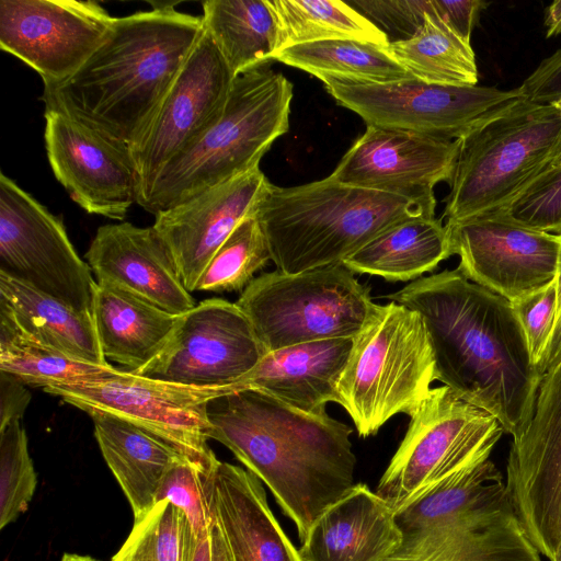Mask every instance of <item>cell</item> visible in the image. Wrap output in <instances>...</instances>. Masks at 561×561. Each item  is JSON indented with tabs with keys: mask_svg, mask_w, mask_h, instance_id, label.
I'll list each match as a JSON object with an SVG mask.
<instances>
[{
	"mask_svg": "<svg viewBox=\"0 0 561 561\" xmlns=\"http://www.w3.org/2000/svg\"><path fill=\"white\" fill-rule=\"evenodd\" d=\"M388 298L422 317L435 380L519 436L533 416L541 377L511 301L458 268L420 277Z\"/></svg>",
	"mask_w": 561,
	"mask_h": 561,
	"instance_id": "1",
	"label": "cell"
},
{
	"mask_svg": "<svg viewBox=\"0 0 561 561\" xmlns=\"http://www.w3.org/2000/svg\"><path fill=\"white\" fill-rule=\"evenodd\" d=\"M215 439L264 482L300 541L317 517L354 484L353 430L327 409L297 410L256 389H237L206 405Z\"/></svg>",
	"mask_w": 561,
	"mask_h": 561,
	"instance_id": "2",
	"label": "cell"
},
{
	"mask_svg": "<svg viewBox=\"0 0 561 561\" xmlns=\"http://www.w3.org/2000/svg\"><path fill=\"white\" fill-rule=\"evenodd\" d=\"M204 33L202 16L174 4L115 18L68 79L45 83V108L61 111L130 146L146 128Z\"/></svg>",
	"mask_w": 561,
	"mask_h": 561,
	"instance_id": "3",
	"label": "cell"
},
{
	"mask_svg": "<svg viewBox=\"0 0 561 561\" xmlns=\"http://www.w3.org/2000/svg\"><path fill=\"white\" fill-rule=\"evenodd\" d=\"M435 205L340 183L330 175L302 185L270 184L255 216L276 270L296 274L342 263L393 225L435 217Z\"/></svg>",
	"mask_w": 561,
	"mask_h": 561,
	"instance_id": "4",
	"label": "cell"
},
{
	"mask_svg": "<svg viewBox=\"0 0 561 561\" xmlns=\"http://www.w3.org/2000/svg\"><path fill=\"white\" fill-rule=\"evenodd\" d=\"M293 91L267 64L237 76L219 121L164 165L137 204L157 215L260 167L288 131Z\"/></svg>",
	"mask_w": 561,
	"mask_h": 561,
	"instance_id": "5",
	"label": "cell"
},
{
	"mask_svg": "<svg viewBox=\"0 0 561 561\" xmlns=\"http://www.w3.org/2000/svg\"><path fill=\"white\" fill-rule=\"evenodd\" d=\"M434 356L419 312L396 301L374 305L337 383L339 404L360 437L377 434L392 416L410 417L430 393Z\"/></svg>",
	"mask_w": 561,
	"mask_h": 561,
	"instance_id": "6",
	"label": "cell"
},
{
	"mask_svg": "<svg viewBox=\"0 0 561 561\" xmlns=\"http://www.w3.org/2000/svg\"><path fill=\"white\" fill-rule=\"evenodd\" d=\"M561 149V100H522L460 140L446 198L447 222L499 210Z\"/></svg>",
	"mask_w": 561,
	"mask_h": 561,
	"instance_id": "7",
	"label": "cell"
},
{
	"mask_svg": "<svg viewBox=\"0 0 561 561\" xmlns=\"http://www.w3.org/2000/svg\"><path fill=\"white\" fill-rule=\"evenodd\" d=\"M266 352L330 339H353L375 302L343 263L296 274L254 277L236 301Z\"/></svg>",
	"mask_w": 561,
	"mask_h": 561,
	"instance_id": "8",
	"label": "cell"
},
{
	"mask_svg": "<svg viewBox=\"0 0 561 561\" xmlns=\"http://www.w3.org/2000/svg\"><path fill=\"white\" fill-rule=\"evenodd\" d=\"M503 433L493 415L447 386L432 388L376 492L398 513L433 485L489 460Z\"/></svg>",
	"mask_w": 561,
	"mask_h": 561,
	"instance_id": "9",
	"label": "cell"
},
{
	"mask_svg": "<svg viewBox=\"0 0 561 561\" xmlns=\"http://www.w3.org/2000/svg\"><path fill=\"white\" fill-rule=\"evenodd\" d=\"M331 96L366 125L461 140L524 100L519 88L430 84L417 79L359 83L320 79Z\"/></svg>",
	"mask_w": 561,
	"mask_h": 561,
	"instance_id": "10",
	"label": "cell"
},
{
	"mask_svg": "<svg viewBox=\"0 0 561 561\" xmlns=\"http://www.w3.org/2000/svg\"><path fill=\"white\" fill-rule=\"evenodd\" d=\"M237 389L234 383L184 386L127 371L117 378L53 386L44 391L84 412L99 411L125 420L173 446L210 474L219 460L207 444L206 405L210 399Z\"/></svg>",
	"mask_w": 561,
	"mask_h": 561,
	"instance_id": "11",
	"label": "cell"
},
{
	"mask_svg": "<svg viewBox=\"0 0 561 561\" xmlns=\"http://www.w3.org/2000/svg\"><path fill=\"white\" fill-rule=\"evenodd\" d=\"M0 273L78 311L91 312L96 282L62 220L0 172Z\"/></svg>",
	"mask_w": 561,
	"mask_h": 561,
	"instance_id": "12",
	"label": "cell"
},
{
	"mask_svg": "<svg viewBox=\"0 0 561 561\" xmlns=\"http://www.w3.org/2000/svg\"><path fill=\"white\" fill-rule=\"evenodd\" d=\"M266 353L237 302L209 298L180 314L156 357L130 373L184 386L227 387L251 371Z\"/></svg>",
	"mask_w": 561,
	"mask_h": 561,
	"instance_id": "13",
	"label": "cell"
},
{
	"mask_svg": "<svg viewBox=\"0 0 561 561\" xmlns=\"http://www.w3.org/2000/svg\"><path fill=\"white\" fill-rule=\"evenodd\" d=\"M234 78L204 28L153 117L129 146L139 182L138 201L164 165L219 121Z\"/></svg>",
	"mask_w": 561,
	"mask_h": 561,
	"instance_id": "14",
	"label": "cell"
},
{
	"mask_svg": "<svg viewBox=\"0 0 561 561\" xmlns=\"http://www.w3.org/2000/svg\"><path fill=\"white\" fill-rule=\"evenodd\" d=\"M505 486L529 540L552 561L561 540V362L542 376L533 416L512 440Z\"/></svg>",
	"mask_w": 561,
	"mask_h": 561,
	"instance_id": "15",
	"label": "cell"
},
{
	"mask_svg": "<svg viewBox=\"0 0 561 561\" xmlns=\"http://www.w3.org/2000/svg\"><path fill=\"white\" fill-rule=\"evenodd\" d=\"M95 1L1 0L0 47L30 66L43 84L71 77L114 21Z\"/></svg>",
	"mask_w": 561,
	"mask_h": 561,
	"instance_id": "16",
	"label": "cell"
},
{
	"mask_svg": "<svg viewBox=\"0 0 561 561\" xmlns=\"http://www.w3.org/2000/svg\"><path fill=\"white\" fill-rule=\"evenodd\" d=\"M446 228L461 274L511 302L557 275L558 236L524 227L500 211L446 222Z\"/></svg>",
	"mask_w": 561,
	"mask_h": 561,
	"instance_id": "17",
	"label": "cell"
},
{
	"mask_svg": "<svg viewBox=\"0 0 561 561\" xmlns=\"http://www.w3.org/2000/svg\"><path fill=\"white\" fill-rule=\"evenodd\" d=\"M45 147L57 181L89 214L123 220L138 202L129 146L77 118L45 108Z\"/></svg>",
	"mask_w": 561,
	"mask_h": 561,
	"instance_id": "18",
	"label": "cell"
},
{
	"mask_svg": "<svg viewBox=\"0 0 561 561\" xmlns=\"http://www.w3.org/2000/svg\"><path fill=\"white\" fill-rule=\"evenodd\" d=\"M459 147L460 140L366 125L330 176L436 206L434 187L451 182Z\"/></svg>",
	"mask_w": 561,
	"mask_h": 561,
	"instance_id": "19",
	"label": "cell"
},
{
	"mask_svg": "<svg viewBox=\"0 0 561 561\" xmlns=\"http://www.w3.org/2000/svg\"><path fill=\"white\" fill-rule=\"evenodd\" d=\"M270 184L257 167L154 215L152 226L170 249L190 293L220 245L255 211Z\"/></svg>",
	"mask_w": 561,
	"mask_h": 561,
	"instance_id": "20",
	"label": "cell"
},
{
	"mask_svg": "<svg viewBox=\"0 0 561 561\" xmlns=\"http://www.w3.org/2000/svg\"><path fill=\"white\" fill-rule=\"evenodd\" d=\"M84 259L98 284L127 290L176 316L196 306L153 226L138 227L128 221L103 225Z\"/></svg>",
	"mask_w": 561,
	"mask_h": 561,
	"instance_id": "21",
	"label": "cell"
},
{
	"mask_svg": "<svg viewBox=\"0 0 561 561\" xmlns=\"http://www.w3.org/2000/svg\"><path fill=\"white\" fill-rule=\"evenodd\" d=\"M386 561H540L513 508L501 501L431 528L405 534Z\"/></svg>",
	"mask_w": 561,
	"mask_h": 561,
	"instance_id": "22",
	"label": "cell"
},
{
	"mask_svg": "<svg viewBox=\"0 0 561 561\" xmlns=\"http://www.w3.org/2000/svg\"><path fill=\"white\" fill-rule=\"evenodd\" d=\"M404 540L389 502L355 483L312 523L299 553L302 561H386Z\"/></svg>",
	"mask_w": 561,
	"mask_h": 561,
	"instance_id": "23",
	"label": "cell"
},
{
	"mask_svg": "<svg viewBox=\"0 0 561 561\" xmlns=\"http://www.w3.org/2000/svg\"><path fill=\"white\" fill-rule=\"evenodd\" d=\"M213 506L232 561H302L272 513L262 481L248 469L219 460Z\"/></svg>",
	"mask_w": 561,
	"mask_h": 561,
	"instance_id": "24",
	"label": "cell"
},
{
	"mask_svg": "<svg viewBox=\"0 0 561 561\" xmlns=\"http://www.w3.org/2000/svg\"><path fill=\"white\" fill-rule=\"evenodd\" d=\"M353 339H330L297 344L265 354L236 382L238 389L263 391L304 412L339 403L337 383Z\"/></svg>",
	"mask_w": 561,
	"mask_h": 561,
	"instance_id": "25",
	"label": "cell"
},
{
	"mask_svg": "<svg viewBox=\"0 0 561 561\" xmlns=\"http://www.w3.org/2000/svg\"><path fill=\"white\" fill-rule=\"evenodd\" d=\"M101 454L125 494L134 519L156 504L157 491L167 472L188 459L173 446L140 427L99 411H88Z\"/></svg>",
	"mask_w": 561,
	"mask_h": 561,
	"instance_id": "26",
	"label": "cell"
},
{
	"mask_svg": "<svg viewBox=\"0 0 561 561\" xmlns=\"http://www.w3.org/2000/svg\"><path fill=\"white\" fill-rule=\"evenodd\" d=\"M91 314L106 360L136 371L163 347L178 317L127 290L98 284Z\"/></svg>",
	"mask_w": 561,
	"mask_h": 561,
	"instance_id": "27",
	"label": "cell"
},
{
	"mask_svg": "<svg viewBox=\"0 0 561 561\" xmlns=\"http://www.w3.org/2000/svg\"><path fill=\"white\" fill-rule=\"evenodd\" d=\"M448 230L435 217H414L382 231L342 263L352 272L390 282L422 277L451 256Z\"/></svg>",
	"mask_w": 561,
	"mask_h": 561,
	"instance_id": "28",
	"label": "cell"
},
{
	"mask_svg": "<svg viewBox=\"0 0 561 561\" xmlns=\"http://www.w3.org/2000/svg\"><path fill=\"white\" fill-rule=\"evenodd\" d=\"M0 301L21 329L37 341L78 359L110 365L102 354L91 312L78 311L3 273Z\"/></svg>",
	"mask_w": 561,
	"mask_h": 561,
	"instance_id": "29",
	"label": "cell"
},
{
	"mask_svg": "<svg viewBox=\"0 0 561 561\" xmlns=\"http://www.w3.org/2000/svg\"><path fill=\"white\" fill-rule=\"evenodd\" d=\"M202 20L234 77L267 64L279 49L270 0H208Z\"/></svg>",
	"mask_w": 561,
	"mask_h": 561,
	"instance_id": "30",
	"label": "cell"
},
{
	"mask_svg": "<svg viewBox=\"0 0 561 561\" xmlns=\"http://www.w3.org/2000/svg\"><path fill=\"white\" fill-rule=\"evenodd\" d=\"M0 370L26 386L46 389L117 378L126 370L72 357L24 332L0 301Z\"/></svg>",
	"mask_w": 561,
	"mask_h": 561,
	"instance_id": "31",
	"label": "cell"
},
{
	"mask_svg": "<svg viewBox=\"0 0 561 561\" xmlns=\"http://www.w3.org/2000/svg\"><path fill=\"white\" fill-rule=\"evenodd\" d=\"M388 51L417 80L430 84L476 85L478 67L470 42L460 37L434 11L407 39L390 41Z\"/></svg>",
	"mask_w": 561,
	"mask_h": 561,
	"instance_id": "32",
	"label": "cell"
},
{
	"mask_svg": "<svg viewBox=\"0 0 561 561\" xmlns=\"http://www.w3.org/2000/svg\"><path fill=\"white\" fill-rule=\"evenodd\" d=\"M274 60L319 80L333 78L359 83L414 79L388 51V46L353 39H329L289 46Z\"/></svg>",
	"mask_w": 561,
	"mask_h": 561,
	"instance_id": "33",
	"label": "cell"
},
{
	"mask_svg": "<svg viewBox=\"0 0 561 561\" xmlns=\"http://www.w3.org/2000/svg\"><path fill=\"white\" fill-rule=\"evenodd\" d=\"M270 4L278 26V51L329 39H353L381 46L390 43L382 30L346 1L270 0Z\"/></svg>",
	"mask_w": 561,
	"mask_h": 561,
	"instance_id": "34",
	"label": "cell"
},
{
	"mask_svg": "<svg viewBox=\"0 0 561 561\" xmlns=\"http://www.w3.org/2000/svg\"><path fill=\"white\" fill-rule=\"evenodd\" d=\"M505 491L502 473L489 459L427 489L397 513V520L404 535L424 530L470 513Z\"/></svg>",
	"mask_w": 561,
	"mask_h": 561,
	"instance_id": "35",
	"label": "cell"
},
{
	"mask_svg": "<svg viewBox=\"0 0 561 561\" xmlns=\"http://www.w3.org/2000/svg\"><path fill=\"white\" fill-rule=\"evenodd\" d=\"M197 540L184 513L164 500L134 522L111 561H191Z\"/></svg>",
	"mask_w": 561,
	"mask_h": 561,
	"instance_id": "36",
	"label": "cell"
},
{
	"mask_svg": "<svg viewBox=\"0 0 561 561\" xmlns=\"http://www.w3.org/2000/svg\"><path fill=\"white\" fill-rule=\"evenodd\" d=\"M270 261L267 239L254 211L236 227L213 255L195 291L243 290Z\"/></svg>",
	"mask_w": 561,
	"mask_h": 561,
	"instance_id": "37",
	"label": "cell"
},
{
	"mask_svg": "<svg viewBox=\"0 0 561 561\" xmlns=\"http://www.w3.org/2000/svg\"><path fill=\"white\" fill-rule=\"evenodd\" d=\"M37 477L20 420L0 428V528L20 517L33 499Z\"/></svg>",
	"mask_w": 561,
	"mask_h": 561,
	"instance_id": "38",
	"label": "cell"
},
{
	"mask_svg": "<svg viewBox=\"0 0 561 561\" xmlns=\"http://www.w3.org/2000/svg\"><path fill=\"white\" fill-rule=\"evenodd\" d=\"M213 488L214 472L206 474L190 459H183L164 476L156 494V503L165 500L179 507L199 539L209 534L216 520Z\"/></svg>",
	"mask_w": 561,
	"mask_h": 561,
	"instance_id": "39",
	"label": "cell"
},
{
	"mask_svg": "<svg viewBox=\"0 0 561 561\" xmlns=\"http://www.w3.org/2000/svg\"><path fill=\"white\" fill-rule=\"evenodd\" d=\"M495 211L524 227L561 236V165L547 167Z\"/></svg>",
	"mask_w": 561,
	"mask_h": 561,
	"instance_id": "40",
	"label": "cell"
},
{
	"mask_svg": "<svg viewBox=\"0 0 561 561\" xmlns=\"http://www.w3.org/2000/svg\"><path fill=\"white\" fill-rule=\"evenodd\" d=\"M530 358L541 377L557 310V280L511 302Z\"/></svg>",
	"mask_w": 561,
	"mask_h": 561,
	"instance_id": "41",
	"label": "cell"
},
{
	"mask_svg": "<svg viewBox=\"0 0 561 561\" xmlns=\"http://www.w3.org/2000/svg\"><path fill=\"white\" fill-rule=\"evenodd\" d=\"M383 32L397 37L413 36L427 13L434 11V0H351L346 1ZM379 27V26H378Z\"/></svg>",
	"mask_w": 561,
	"mask_h": 561,
	"instance_id": "42",
	"label": "cell"
},
{
	"mask_svg": "<svg viewBox=\"0 0 561 561\" xmlns=\"http://www.w3.org/2000/svg\"><path fill=\"white\" fill-rule=\"evenodd\" d=\"M519 89L524 98L534 103L561 100V48L545 58Z\"/></svg>",
	"mask_w": 561,
	"mask_h": 561,
	"instance_id": "43",
	"label": "cell"
},
{
	"mask_svg": "<svg viewBox=\"0 0 561 561\" xmlns=\"http://www.w3.org/2000/svg\"><path fill=\"white\" fill-rule=\"evenodd\" d=\"M435 3L439 16L467 42L480 13L490 4L483 0H435Z\"/></svg>",
	"mask_w": 561,
	"mask_h": 561,
	"instance_id": "44",
	"label": "cell"
},
{
	"mask_svg": "<svg viewBox=\"0 0 561 561\" xmlns=\"http://www.w3.org/2000/svg\"><path fill=\"white\" fill-rule=\"evenodd\" d=\"M31 393L22 381L0 370V428L20 420L30 403Z\"/></svg>",
	"mask_w": 561,
	"mask_h": 561,
	"instance_id": "45",
	"label": "cell"
},
{
	"mask_svg": "<svg viewBox=\"0 0 561 561\" xmlns=\"http://www.w3.org/2000/svg\"><path fill=\"white\" fill-rule=\"evenodd\" d=\"M559 237L560 248H559V256H558V267H557V310H556V319L553 332L551 335V340L549 343L548 352L546 355V359L541 369V378L542 376L556 365L561 362V236Z\"/></svg>",
	"mask_w": 561,
	"mask_h": 561,
	"instance_id": "46",
	"label": "cell"
},
{
	"mask_svg": "<svg viewBox=\"0 0 561 561\" xmlns=\"http://www.w3.org/2000/svg\"><path fill=\"white\" fill-rule=\"evenodd\" d=\"M210 560L211 561H232L224 534L217 523L213 524L210 531Z\"/></svg>",
	"mask_w": 561,
	"mask_h": 561,
	"instance_id": "47",
	"label": "cell"
},
{
	"mask_svg": "<svg viewBox=\"0 0 561 561\" xmlns=\"http://www.w3.org/2000/svg\"><path fill=\"white\" fill-rule=\"evenodd\" d=\"M546 36H561V0L550 3L545 12Z\"/></svg>",
	"mask_w": 561,
	"mask_h": 561,
	"instance_id": "48",
	"label": "cell"
},
{
	"mask_svg": "<svg viewBox=\"0 0 561 561\" xmlns=\"http://www.w3.org/2000/svg\"><path fill=\"white\" fill-rule=\"evenodd\" d=\"M191 561H211L209 534L197 540Z\"/></svg>",
	"mask_w": 561,
	"mask_h": 561,
	"instance_id": "49",
	"label": "cell"
},
{
	"mask_svg": "<svg viewBox=\"0 0 561 561\" xmlns=\"http://www.w3.org/2000/svg\"><path fill=\"white\" fill-rule=\"evenodd\" d=\"M60 561H99L89 556H81L77 553H65Z\"/></svg>",
	"mask_w": 561,
	"mask_h": 561,
	"instance_id": "50",
	"label": "cell"
},
{
	"mask_svg": "<svg viewBox=\"0 0 561 561\" xmlns=\"http://www.w3.org/2000/svg\"><path fill=\"white\" fill-rule=\"evenodd\" d=\"M552 561H561V540L559 542V546L556 550L554 557Z\"/></svg>",
	"mask_w": 561,
	"mask_h": 561,
	"instance_id": "51",
	"label": "cell"
},
{
	"mask_svg": "<svg viewBox=\"0 0 561 561\" xmlns=\"http://www.w3.org/2000/svg\"><path fill=\"white\" fill-rule=\"evenodd\" d=\"M551 164L561 165V149L559 153L556 156Z\"/></svg>",
	"mask_w": 561,
	"mask_h": 561,
	"instance_id": "52",
	"label": "cell"
}]
</instances>
